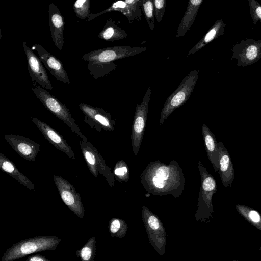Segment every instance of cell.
<instances>
[{
    "label": "cell",
    "instance_id": "obj_1",
    "mask_svg": "<svg viewBox=\"0 0 261 261\" xmlns=\"http://www.w3.org/2000/svg\"><path fill=\"white\" fill-rule=\"evenodd\" d=\"M144 189L160 196L171 194L179 197L184 188L185 179L178 163L172 160L169 165L159 161L150 163L141 175Z\"/></svg>",
    "mask_w": 261,
    "mask_h": 261
},
{
    "label": "cell",
    "instance_id": "obj_2",
    "mask_svg": "<svg viewBox=\"0 0 261 261\" xmlns=\"http://www.w3.org/2000/svg\"><path fill=\"white\" fill-rule=\"evenodd\" d=\"M61 239L53 235L35 236L22 239L8 248L2 261H13L44 251L56 250Z\"/></svg>",
    "mask_w": 261,
    "mask_h": 261
},
{
    "label": "cell",
    "instance_id": "obj_3",
    "mask_svg": "<svg viewBox=\"0 0 261 261\" xmlns=\"http://www.w3.org/2000/svg\"><path fill=\"white\" fill-rule=\"evenodd\" d=\"M33 85L34 87L32 89L33 93L45 107L63 121L81 139L88 141L87 137L82 133L66 106L40 85Z\"/></svg>",
    "mask_w": 261,
    "mask_h": 261
},
{
    "label": "cell",
    "instance_id": "obj_4",
    "mask_svg": "<svg viewBox=\"0 0 261 261\" xmlns=\"http://www.w3.org/2000/svg\"><path fill=\"white\" fill-rule=\"evenodd\" d=\"M199 77V71H191L181 81L178 87L165 101L160 113L159 120L163 125L165 120L177 108L182 106L190 98Z\"/></svg>",
    "mask_w": 261,
    "mask_h": 261
},
{
    "label": "cell",
    "instance_id": "obj_5",
    "mask_svg": "<svg viewBox=\"0 0 261 261\" xmlns=\"http://www.w3.org/2000/svg\"><path fill=\"white\" fill-rule=\"evenodd\" d=\"M198 169L201 177V187L197 210L195 215L197 221L208 219L212 217L213 212L212 197L217 192L215 179L200 161L198 162Z\"/></svg>",
    "mask_w": 261,
    "mask_h": 261
},
{
    "label": "cell",
    "instance_id": "obj_6",
    "mask_svg": "<svg viewBox=\"0 0 261 261\" xmlns=\"http://www.w3.org/2000/svg\"><path fill=\"white\" fill-rule=\"evenodd\" d=\"M148 49L145 47L115 46L98 49L84 54L82 59L88 63L108 64L133 56Z\"/></svg>",
    "mask_w": 261,
    "mask_h": 261
},
{
    "label": "cell",
    "instance_id": "obj_7",
    "mask_svg": "<svg viewBox=\"0 0 261 261\" xmlns=\"http://www.w3.org/2000/svg\"><path fill=\"white\" fill-rule=\"evenodd\" d=\"M80 147L83 156L90 172L97 178L99 174L106 179L110 186L114 185V175L111 171L97 149L88 141L82 139L80 140Z\"/></svg>",
    "mask_w": 261,
    "mask_h": 261
},
{
    "label": "cell",
    "instance_id": "obj_8",
    "mask_svg": "<svg viewBox=\"0 0 261 261\" xmlns=\"http://www.w3.org/2000/svg\"><path fill=\"white\" fill-rule=\"evenodd\" d=\"M151 92L148 87L142 101L136 107L131 133L132 149L135 155L139 152L145 132Z\"/></svg>",
    "mask_w": 261,
    "mask_h": 261
},
{
    "label": "cell",
    "instance_id": "obj_9",
    "mask_svg": "<svg viewBox=\"0 0 261 261\" xmlns=\"http://www.w3.org/2000/svg\"><path fill=\"white\" fill-rule=\"evenodd\" d=\"M231 59L237 61L238 67L251 65L261 59V40H241L232 48Z\"/></svg>",
    "mask_w": 261,
    "mask_h": 261
},
{
    "label": "cell",
    "instance_id": "obj_10",
    "mask_svg": "<svg viewBox=\"0 0 261 261\" xmlns=\"http://www.w3.org/2000/svg\"><path fill=\"white\" fill-rule=\"evenodd\" d=\"M79 107L84 115V122L98 132L114 130L115 121L110 114L102 108L81 103Z\"/></svg>",
    "mask_w": 261,
    "mask_h": 261
},
{
    "label": "cell",
    "instance_id": "obj_11",
    "mask_svg": "<svg viewBox=\"0 0 261 261\" xmlns=\"http://www.w3.org/2000/svg\"><path fill=\"white\" fill-rule=\"evenodd\" d=\"M53 180L64 204L76 216L83 218L85 209L81 197L73 185L59 175H53Z\"/></svg>",
    "mask_w": 261,
    "mask_h": 261
},
{
    "label": "cell",
    "instance_id": "obj_12",
    "mask_svg": "<svg viewBox=\"0 0 261 261\" xmlns=\"http://www.w3.org/2000/svg\"><path fill=\"white\" fill-rule=\"evenodd\" d=\"M22 46L27 60L28 71L33 84H38L44 89L53 90L50 80L39 57L29 47L25 41L22 42Z\"/></svg>",
    "mask_w": 261,
    "mask_h": 261
},
{
    "label": "cell",
    "instance_id": "obj_13",
    "mask_svg": "<svg viewBox=\"0 0 261 261\" xmlns=\"http://www.w3.org/2000/svg\"><path fill=\"white\" fill-rule=\"evenodd\" d=\"M6 141L12 149L24 159L35 161L40 151V145L33 140L25 137L14 135L5 134Z\"/></svg>",
    "mask_w": 261,
    "mask_h": 261
},
{
    "label": "cell",
    "instance_id": "obj_14",
    "mask_svg": "<svg viewBox=\"0 0 261 261\" xmlns=\"http://www.w3.org/2000/svg\"><path fill=\"white\" fill-rule=\"evenodd\" d=\"M32 120L42 134L45 139L50 144L70 158L72 159L75 158V154L72 148L57 130L36 117H32Z\"/></svg>",
    "mask_w": 261,
    "mask_h": 261
},
{
    "label": "cell",
    "instance_id": "obj_15",
    "mask_svg": "<svg viewBox=\"0 0 261 261\" xmlns=\"http://www.w3.org/2000/svg\"><path fill=\"white\" fill-rule=\"evenodd\" d=\"M33 48L37 51L38 57L52 76L64 84H70L62 63L57 57L38 43H35Z\"/></svg>",
    "mask_w": 261,
    "mask_h": 261
},
{
    "label": "cell",
    "instance_id": "obj_16",
    "mask_svg": "<svg viewBox=\"0 0 261 261\" xmlns=\"http://www.w3.org/2000/svg\"><path fill=\"white\" fill-rule=\"evenodd\" d=\"M142 217L147 231H154L148 235L150 241L154 247L161 250L163 247L164 248L166 242L165 231L162 223L154 214L148 210L146 207L143 206L142 209Z\"/></svg>",
    "mask_w": 261,
    "mask_h": 261
},
{
    "label": "cell",
    "instance_id": "obj_17",
    "mask_svg": "<svg viewBox=\"0 0 261 261\" xmlns=\"http://www.w3.org/2000/svg\"><path fill=\"white\" fill-rule=\"evenodd\" d=\"M49 24L53 41L57 48L61 50L64 43L65 21L59 9L51 3L48 6Z\"/></svg>",
    "mask_w": 261,
    "mask_h": 261
},
{
    "label": "cell",
    "instance_id": "obj_18",
    "mask_svg": "<svg viewBox=\"0 0 261 261\" xmlns=\"http://www.w3.org/2000/svg\"><path fill=\"white\" fill-rule=\"evenodd\" d=\"M218 146L219 173L223 185L227 188L233 181L234 168L229 154L222 142H220Z\"/></svg>",
    "mask_w": 261,
    "mask_h": 261
},
{
    "label": "cell",
    "instance_id": "obj_19",
    "mask_svg": "<svg viewBox=\"0 0 261 261\" xmlns=\"http://www.w3.org/2000/svg\"><path fill=\"white\" fill-rule=\"evenodd\" d=\"M203 0H189L185 14L177 31L176 38L183 37L191 28Z\"/></svg>",
    "mask_w": 261,
    "mask_h": 261
},
{
    "label": "cell",
    "instance_id": "obj_20",
    "mask_svg": "<svg viewBox=\"0 0 261 261\" xmlns=\"http://www.w3.org/2000/svg\"><path fill=\"white\" fill-rule=\"evenodd\" d=\"M202 134L209 161L216 172H218V146L216 137L205 124L202 125Z\"/></svg>",
    "mask_w": 261,
    "mask_h": 261
},
{
    "label": "cell",
    "instance_id": "obj_21",
    "mask_svg": "<svg viewBox=\"0 0 261 261\" xmlns=\"http://www.w3.org/2000/svg\"><path fill=\"white\" fill-rule=\"evenodd\" d=\"M0 169L29 189L34 190V184L18 169L12 161L2 153H0Z\"/></svg>",
    "mask_w": 261,
    "mask_h": 261
},
{
    "label": "cell",
    "instance_id": "obj_22",
    "mask_svg": "<svg viewBox=\"0 0 261 261\" xmlns=\"http://www.w3.org/2000/svg\"><path fill=\"white\" fill-rule=\"evenodd\" d=\"M225 23L221 19L217 20L203 37L189 51L188 56L195 54L208 43L224 34Z\"/></svg>",
    "mask_w": 261,
    "mask_h": 261
},
{
    "label": "cell",
    "instance_id": "obj_23",
    "mask_svg": "<svg viewBox=\"0 0 261 261\" xmlns=\"http://www.w3.org/2000/svg\"><path fill=\"white\" fill-rule=\"evenodd\" d=\"M128 35L124 30L118 27L115 21L110 18L107 21L98 37L100 39L112 42L125 39Z\"/></svg>",
    "mask_w": 261,
    "mask_h": 261
},
{
    "label": "cell",
    "instance_id": "obj_24",
    "mask_svg": "<svg viewBox=\"0 0 261 261\" xmlns=\"http://www.w3.org/2000/svg\"><path fill=\"white\" fill-rule=\"evenodd\" d=\"M236 209L251 225L261 231V215L257 211L240 204L236 205Z\"/></svg>",
    "mask_w": 261,
    "mask_h": 261
},
{
    "label": "cell",
    "instance_id": "obj_25",
    "mask_svg": "<svg viewBox=\"0 0 261 261\" xmlns=\"http://www.w3.org/2000/svg\"><path fill=\"white\" fill-rule=\"evenodd\" d=\"M117 66L114 62L108 64L88 63L87 66L90 75L95 79L107 76L116 69Z\"/></svg>",
    "mask_w": 261,
    "mask_h": 261
},
{
    "label": "cell",
    "instance_id": "obj_26",
    "mask_svg": "<svg viewBox=\"0 0 261 261\" xmlns=\"http://www.w3.org/2000/svg\"><path fill=\"white\" fill-rule=\"evenodd\" d=\"M95 252L96 239L93 236L81 249L76 250V254L82 261H93L95 258Z\"/></svg>",
    "mask_w": 261,
    "mask_h": 261
},
{
    "label": "cell",
    "instance_id": "obj_27",
    "mask_svg": "<svg viewBox=\"0 0 261 261\" xmlns=\"http://www.w3.org/2000/svg\"><path fill=\"white\" fill-rule=\"evenodd\" d=\"M112 11H117L122 13L129 21L130 20V15L126 4L124 1L122 0H119L114 3L110 7L102 11L94 14L91 13L86 20L87 21H90L102 14Z\"/></svg>",
    "mask_w": 261,
    "mask_h": 261
},
{
    "label": "cell",
    "instance_id": "obj_28",
    "mask_svg": "<svg viewBox=\"0 0 261 261\" xmlns=\"http://www.w3.org/2000/svg\"><path fill=\"white\" fill-rule=\"evenodd\" d=\"M142 10L151 31L155 29L154 6L153 0H141Z\"/></svg>",
    "mask_w": 261,
    "mask_h": 261
},
{
    "label": "cell",
    "instance_id": "obj_29",
    "mask_svg": "<svg viewBox=\"0 0 261 261\" xmlns=\"http://www.w3.org/2000/svg\"><path fill=\"white\" fill-rule=\"evenodd\" d=\"M108 228L112 236L118 238L124 236L127 229L125 222L117 218H113L110 220Z\"/></svg>",
    "mask_w": 261,
    "mask_h": 261
},
{
    "label": "cell",
    "instance_id": "obj_30",
    "mask_svg": "<svg viewBox=\"0 0 261 261\" xmlns=\"http://www.w3.org/2000/svg\"><path fill=\"white\" fill-rule=\"evenodd\" d=\"M90 0H76L73 5V11L77 18L87 19L91 14Z\"/></svg>",
    "mask_w": 261,
    "mask_h": 261
},
{
    "label": "cell",
    "instance_id": "obj_31",
    "mask_svg": "<svg viewBox=\"0 0 261 261\" xmlns=\"http://www.w3.org/2000/svg\"><path fill=\"white\" fill-rule=\"evenodd\" d=\"M130 15V22L139 21L142 17L141 0H124Z\"/></svg>",
    "mask_w": 261,
    "mask_h": 261
},
{
    "label": "cell",
    "instance_id": "obj_32",
    "mask_svg": "<svg viewBox=\"0 0 261 261\" xmlns=\"http://www.w3.org/2000/svg\"><path fill=\"white\" fill-rule=\"evenodd\" d=\"M249 12L253 24L256 25L259 21L261 23V5L256 0H248Z\"/></svg>",
    "mask_w": 261,
    "mask_h": 261
},
{
    "label": "cell",
    "instance_id": "obj_33",
    "mask_svg": "<svg viewBox=\"0 0 261 261\" xmlns=\"http://www.w3.org/2000/svg\"><path fill=\"white\" fill-rule=\"evenodd\" d=\"M128 169L125 163L123 161L118 162L114 169V176L118 181H126Z\"/></svg>",
    "mask_w": 261,
    "mask_h": 261
},
{
    "label": "cell",
    "instance_id": "obj_34",
    "mask_svg": "<svg viewBox=\"0 0 261 261\" xmlns=\"http://www.w3.org/2000/svg\"><path fill=\"white\" fill-rule=\"evenodd\" d=\"M154 6V16L158 22H160L165 13L166 0H153Z\"/></svg>",
    "mask_w": 261,
    "mask_h": 261
},
{
    "label": "cell",
    "instance_id": "obj_35",
    "mask_svg": "<svg viewBox=\"0 0 261 261\" xmlns=\"http://www.w3.org/2000/svg\"><path fill=\"white\" fill-rule=\"evenodd\" d=\"M26 261H50V260L43 255L37 254L29 256Z\"/></svg>",
    "mask_w": 261,
    "mask_h": 261
}]
</instances>
